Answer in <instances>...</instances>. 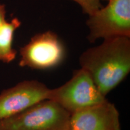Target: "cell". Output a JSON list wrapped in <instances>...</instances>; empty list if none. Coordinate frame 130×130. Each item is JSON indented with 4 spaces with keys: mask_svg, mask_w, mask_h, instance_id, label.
Instances as JSON below:
<instances>
[{
    "mask_svg": "<svg viewBox=\"0 0 130 130\" xmlns=\"http://www.w3.org/2000/svg\"><path fill=\"white\" fill-rule=\"evenodd\" d=\"M80 68L86 70L102 95L106 97L130 72V37L103 39L88 48L79 58Z\"/></svg>",
    "mask_w": 130,
    "mask_h": 130,
    "instance_id": "6da1fadb",
    "label": "cell"
},
{
    "mask_svg": "<svg viewBox=\"0 0 130 130\" xmlns=\"http://www.w3.org/2000/svg\"><path fill=\"white\" fill-rule=\"evenodd\" d=\"M71 114L56 102L45 100L0 121V130H69Z\"/></svg>",
    "mask_w": 130,
    "mask_h": 130,
    "instance_id": "7a4b0ae2",
    "label": "cell"
},
{
    "mask_svg": "<svg viewBox=\"0 0 130 130\" xmlns=\"http://www.w3.org/2000/svg\"><path fill=\"white\" fill-rule=\"evenodd\" d=\"M48 100L57 102L70 114L106 100L90 75L82 68L74 71L65 83L50 89Z\"/></svg>",
    "mask_w": 130,
    "mask_h": 130,
    "instance_id": "3957f363",
    "label": "cell"
},
{
    "mask_svg": "<svg viewBox=\"0 0 130 130\" xmlns=\"http://www.w3.org/2000/svg\"><path fill=\"white\" fill-rule=\"evenodd\" d=\"M104 7L89 16L86 25L87 39L93 43L99 39L130 37V0H107Z\"/></svg>",
    "mask_w": 130,
    "mask_h": 130,
    "instance_id": "277c9868",
    "label": "cell"
},
{
    "mask_svg": "<svg viewBox=\"0 0 130 130\" xmlns=\"http://www.w3.org/2000/svg\"><path fill=\"white\" fill-rule=\"evenodd\" d=\"M66 48L55 32L46 31L32 36L19 50V66L47 70L60 65L66 57Z\"/></svg>",
    "mask_w": 130,
    "mask_h": 130,
    "instance_id": "5b68a950",
    "label": "cell"
},
{
    "mask_svg": "<svg viewBox=\"0 0 130 130\" xmlns=\"http://www.w3.org/2000/svg\"><path fill=\"white\" fill-rule=\"evenodd\" d=\"M50 88L37 80H25L0 93V121L48 100Z\"/></svg>",
    "mask_w": 130,
    "mask_h": 130,
    "instance_id": "8992f818",
    "label": "cell"
},
{
    "mask_svg": "<svg viewBox=\"0 0 130 130\" xmlns=\"http://www.w3.org/2000/svg\"><path fill=\"white\" fill-rule=\"evenodd\" d=\"M69 130H121L119 112L106 99L71 113Z\"/></svg>",
    "mask_w": 130,
    "mask_h": 130,
    "instance_id": "52a82bcc",
    "label": "cell"
},
{
    "mask_svg": "<svg viewBox=\"0 0 130 130\" xmlns=\"http://www.w3.org/2000/svg\"><path fill=\"white\" fill-rule=\"evenodd\" d=\"M21 25L18 18L6 21L0 28V61L10 63L15 59L17 52L13 47L14 32Z\"/></svg>",
    "mask_w": 130,
    "mask_h": 130,
    "instance_id": "ba28073f",
    "label": "cell"
},
{
    "mask_svg": "<svg viewBox=\"0 0 130 130\" xmlns=\"http://www.w3.org/2000/svg\"><path fill=\"white\" fill-rule=\"evenodd\" d=\"M81 6L83 11L87 15L93 14L102 7L101 1L103 0H72ZM107 1V0H105Z\"/></svg>",
    "mask_w": 130,
    "mask_h": 130,
    "instance_id": "9c48e42d",
    "label": "cell"
},
{
    "mask_svg": "<svg viewBox=\"0 0 130 130\" xmlns=\"http://www.w3.org/2000/svg\"><path fill=\"white\" fill-rule=\"evenodd\" d=\"M6 10L4 4H0V28L2 27L3 24L6 22Z\"/></svg>",
    "mask_w": 130,
    "mask_h": 130,
    "instance_id": "30bf717a",
    "label": "cell"
}]
</instances>
